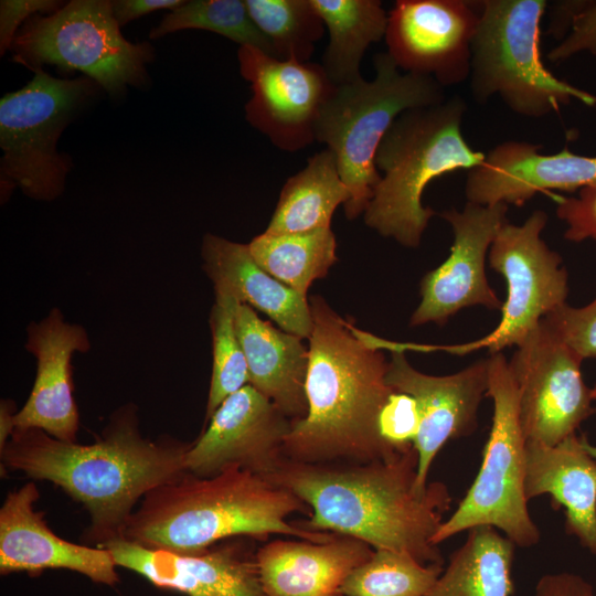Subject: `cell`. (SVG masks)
I'll list each match as a JSON object with an SVG mask.
<instances>
[{
	"mask_svg": "<svg viewBox=\"0 0 596 596\" xmlns=\"http://www.w3.org/2000/svg\"><path fill=\"white\" fill-rule=\"evenodd\" d=\"M191 443L140 430L138 407L117 408L92 444L58 440L41 429H14L0 450L1 469L20 471L60 487L89 515L82 541L104 547L125 539L137 503L155 488L187 472Z\"/></svg>",
	"mask_w": 596,
	"mask_h": 596,
	"instance_id": "obj_1",
	"label": "cell"
},
{
	"mask_svg": "<svg viewBox=\"0 0 596 596\" xmlns=\"http://www.w3.org/2000/svg\"><path fill=\"white\" fill-rule=\"evenodd\" d=\"M414 445L392 459L370 462H300L285 458L269 480L291 490L311 510L295 522L317 532L351 536L372 549L406 553L422 564H444L433 538L451 496L439 481L417 487Z\"/></svg>",
	"mask_w": 596,
	"mask_h": 596,
	"instance_id": "obj_2",
	"label": "cell"
},
{
	"mask_svg": "<svg viewBox=\"0 0 596 596\" xmlns=\"http://www.w3.org/2000/svg\"><path fill=\"white\" fill-rule=\"evenodd\" d=\"M309 304L308 411L292 422L284 456L311 464L394 458L404 449L382 435L383 412L395 393L386 383L383 340L356 329L321 296L310 297Z\"/></svg>",
	"mask_w": 596,
	"mask_h": 596,
	"instance_id": "obj_3",
	"label": "cell"
},
{
	"mask_svg": "<svg viewBox=\"0 0 596 596\" xmlns=\"http://www.w3.org/2000/svg\"><path fill=\"white\" fill-rule=\"evenodd\" d=\"M298 512L311 514L291 490L251 471L231 467L212 477L185 472L141 499L125 539L149 549L193 554L240 536L275 534L317 543L334 538L289 522Z\"/></svg>",
	"mask_w": 596,
	"mask_h": 596,
	"instance_id": "obj_4",
	"label": "cell"
},
{
	"mask_svg": "<svg viewBox=\"0 0 596 596\" xmlns=\"http://www.w3.org/2000/svg\"><path fill=\"white\" fill-rule=\"evenodd\" d=\"M467 105L460 96L408 109L389 128L375 156L381 180L364 211V223L405 247H417L433 209L422 203L434 179L471 170L486 158L462 135Z\"/></svg>",
	"mask_w": 596,
	"mask_h": 596,
	"instance_id": "obj_5",
	"label": "cell"
},
{
	"mask_svg": "<svg viewBox=\"0 0 596 596\" xmlns=\"http://www.w3.org/2000/svg\"><path fill=\"white\" fill-rule=\"evenodd\" d=\"M375 76L336 86L323 105L316 140L327 145L336 159L350 198L348 220L364 213L381 180L375 156L389 128L404 111L446 99L445 91L428 76L401 71L391 56L373 57Z\"/></svg>",
	"mask_w": 596,
	"mask_h": 596,
	"instance_id": "obj_6",
	"label": "cell"
},
{
	"mask_svg": "<svg viewBox=\"0 0 596 596\" xmlns=\"http://www.w3.org/2000/svg\"><path fill=\"white\" fill-rule=\"evenodd\" d=\"M545 0H485L471 47L470 88L478 103L499 96L515 114L542 118L596 96L556 77L541 55Z\"/></svg>",
	"mask_w": 596,
	"mask_h": 596,
	"instance_id": "obj_7",
	"label": "cell"
},
{
	"mask_svg": "<svg viewBox=\"0 0 596 596\" xmlns=\"http://www.w3.org/2000/svg\"><path fill=\"white\" fill-rule=\"evenodd\" d=\"M98 88L86 76L57 78L41 68L25 86L0 99L2 200L17 187L36 201L63 193L72 162L57 151V141Z\"/></svg>",
	"mask_w": 596,
	"mask_h": 596,
	"instance_id": "obj_8",
	"label": "cell"
},
{
	"mask_svg": "<svg viewBox=\"0 0 596 596\" xmlns=\"http://www.w3.org/2000/svg\"><path fill=\"white\" fill-rule=\"evenodd\" d=\"M13 61L35 72L43 65L79 71L111 97L145 86L153 61L149 42L126 40L109 0H72L49 15L30 18L11 45Z\"/></svg>",
	"mask_w": 596,
	"mask_h": 596,
	"instance_id": "obj_9",
	"label": "cell"
},
{
	"mask_svg": "<svg viewBox=\"0 0 596 596\" xmlns=\"http://www.w3.org/2000/svg\"><path fill=\"white\" fill-rule=\"evenodd\" d=\"M488 362L487 396L492 398L493 415L482 462L458 508L434 535L435 545L479 525L502 531L521 547L534 546L541 538L524 492L526 441L520 424L517 383L502 352L491 354Z\"/></svg>",
	"mask_w": 596,
	"mask_h": 596,
	"instance_id": "obj_10",
	"label": "cell"
},
{
	"mask_svg": "<svg viewBox=\"0 0 596 596\" xmlns=\"http://www.w3.org/2000/svg\"><path fill=\"white\" fill-rule=\"evenodd\" d=\"M546 223V213L536 210L521 225L502 224L489 249L490 267L507 283L501 320L485 338L448 351L464 354L488 348L493 354L517 347L546 315L565 304L568 276L561 256L541 237Z\"/></svg>",
	"mask_w": 596,
	"mask_h": 596,
	"instance_id": "obj_11",
	"label": "cell"
},
{
	"mask_svg": "<svg viewBox=\"0 0 596 596\" xmlns=\"http://www.w3.org/2000/svg\"><path fill=\"white\" fill-rule=\"evenodd\" d=\"M582 361L542 322L517 345L509 366L526 443L557 445L596 412Z\"/></svg>",
	"mask_w": 596,
	"mask_h": 596,
	"instance_id": "obj_12",
	"label": "cell"
},
{
	"mask_svg": "<svg viewBox=\"0 0 596 596\" xmlns=\"http://www.w3.org/2000/svg\"><path fill=\"white\" fill-rule=\"evenodd\" d=\"M240 72L251 84L247 123L284 151L315 140L320 111L336 85L321 64L280 60L252 46L237 51Z\"/></svg>",
	"mask_w": 596,
	"mask_h": 596,
	"instance_id": "obj_13",
	"label": "cell"
},
{
	"mask_svg": "<svg viewBox=\"0 0 596 596\" xmlns=\"http://www.w3.org/2000/svg\"><path fill=\"white\" fill-rule=\"evenodd\" d=\"M480 1L397 0L389 12L387 54L406 73L432 77L443 87L470 75Z\"/></svg>",
	"mask_w": 596,
	"mask_h": 596,
	"instance_id": "obj_14",
	"label": "cell"
},
{
	"mask_svg": "<svg viewBox=\"0 0 596 596\" xmlns=\"http://www.w3.org/2000/svg\"><path fill=\"white\" fill-rule=\"evenodd\" d=\"M292 422L251 384L230 395L212 415L184 458L187 472L212 477L237 467L268 478L284 456Z\"/></svg>",
	"mask_w": 596,
	"mask_h": 596,
	"instance_id": "obj_15",
	"label": "cell"
},
{
	"mask_svg": "<svg viewBox=\"0 0 596 596\" xmlns=\"http://www.w3.org/2000/svg\"><path fill=\"white\" fill-rule=\"evenodd\" d=\"M508 205L467 202L461 211L449 209L440 216L451 226L454 243L447 259L421 281V302L411 326L445 324L460 309L483 306L501 310L503 302L490 287L485 263L487 253L504 222Z\"/></svg>",
	"mask_w": 596,
	"mask_h": 596,
	"instance_id": "obj_16",
	"label": "cell"
},
{
	"mask_svg": "<svg viewBox=\"0 0 596 596\" xmlns=\"http://www.w3.org/2000/svg\"><path fill=\"white\" fill-rule=\"evenodd\" d=\"M386 383L416 403L419 422L413 445L418 454L417 487L424 490L433 460L443 446L477 429L478 408L489 389L488 359L455 374L436 376L415 370L404 350H392Z\"/></svg>",
	"mask_w": 596,
	"mask_h": 596,
	"instance_id": "obj_17",
	"label": "cell"
},
{
	"mask_svg": "<svg viewBox=\"0 0 596 596\" xmlns=\"http://www.w3.org/2000/svg\"><path fill=\"white\" fill-rule=\"evenodd\" d=\"M248 539L224 540L193 554L149 549L126 539L104 547L117 566L137 573L158 588L187 596H270Z\"/></svg>",
	"mask_w": 596,
	"mask_h": 596,
	"instance_id": "obj_18",
	"label": "cell"
},
{
	"mask_svg": "<svg viewBox=\"0 0 596 596\" xmlns=\"http://www.w3.org/2000/svg\"><path fill=\"white\" fill-rule=\"evenodd\" d=\"M25 349L36 359V374L25 404L15 414V429L36 428L76 443L79 414L71 360L91 349L86 329L65 321L62 311L52 308L42 320L29 323Z\"/></svg>",
	"mask_w": 596,
	"mask_h": 596,
	"instance_id": "obj_19",
	"label": "cell"
},
{
	"mask_svg": "<svg viewBox=\"0 0 596 596\" xmlns=\"http://www.w3.org/2000/svg\"><path fill=\"white\" fill-rule=\"evenodd\" d=\"M40 498L31 481L9 492L0 508V574L68 570L91 581L114 586L116 563L105 547L77 544L56 535L34 505Z\"/></svg>",
	"mask_w": 596,
	"mask_h": 596,
	"instance_id": "obj_20",
	"label": "cell"
},
{
	"mask_svg": "<svg viewBox=\"0 0 596 596\" xmlns=\"http://www.w3.org/2000/svg\"><path fill=\"white\" fill-rule=\"evenodd\" d=\"M541 148L514 140L493 147L467 173V202L522 206L539 192L575 191L596 183V157L577 155L567 148L545 155L540 152Z\"/></svg>",
	"mask_w": 596,
	"mask_h": 596,
	"instance_id": "obj_21",
	"label": "cell"
},
{
	"mask_svg": "<svg viewBox=\"0 0 596 596\" xmlns=\"http://www.w3.org/2000/svg\"><path fill=\"white\" fill-rule=\"evenodd\" d=\"M373 552L365 542L339 534L322 543L275 539L256 550V562L270 596H343L347 577Z\"/></svg>",
	"mask_w": 596,
	"mask_h": 596,
	"instance_id": "obj_22",
	"label": "cell"
},
{
	"mask_svg": "<svg viewBox=\"0 0 596 596\" xmlns=\"http://www.w3.org/2000/svg\"><path fill=\"white\" fill-rule=\"evenodd\" d=\"M524 492L528 501L549 494L564 509L566 533L596 555V460L581 436L554 446L526 443Z\"/></svg>",
	"mask_w": 596,
	"mask_h": 596,
	"instance_id": "obj_23",
	"label": "cell"
},
{
	"mask_svg": "<svg viewBox=\"0 0 596 596\" xmlns=\"http://www.w3.org/2000/svg\"><path fill=\"white\" fill-rule=\"evenodd\" d=\"M201 255L215 295L232 297L262 311L286 332L310 338L313 323L309 300L264 270L253 258L248 244L207 233Z\"/></svg>",
	"mask_w": 596,
	"mask_h": 596,
	"instance_id": "obj_24",
	"label": "cell"
},
{
	"mask_svg": "<svg viewBox=\"0 0 596 596\" xmlns=\"http://www.w3.org/2000/svg\"><path fill=\"white\" fill-rule=\"evenodd\" d=\"M234 324L244 351L249 384L270 400L291 422L308 411L306 382L309 348L302 338L258 317L253 307L235 301Z\"/></svg>",
	"mask_w": 596,
	"mask_h": 596,
	"instance_id": "obj_25",
	"label": "cell"
},
{
	"mask_svg": "<svg viewBox=\"0 0 596 596\" xmlns=\"http://www.w3.org/2000/svg\"><path fill=\"white\" fill-rule=\"evenodd\" d=\"M515 544L490 525L468 530L425 596H512Z\"/></svg>",
	"mask_w": 596,
	"mask_h": 596,
	"instance_id": "obj_26",
	"label": "cell"
},
{
	"mask_svg": "<svg viewBox=\"0 0 596 596\" xmlns=\"http://www.w3.org/2000/svg\"><path fill=\"white\" fill-rule=\"evenodd\" d=\"M349 198L334 155L328 149L319 151L302 170L287 179L265 232L286 234L330 228L334 211Z\"/></svg>",
	"mask_w": 596,
	"mask_h": 596,
	"instance_id": "obj_27",
	"label": "cell"
},
{
	"mask_svg": "<svg viewBox=\"0 0 596 596\" xmlns=\"http://www.w3.org/2000/svg\"><path fill=\"white\" fill-rule=\"evenodd\" d=\"M329 33L322 67L336 85L362 78L365 51L385 36L389 13L379 0H311Z\"/></svg>",
	"mask_w": 596,
	"mask_h": 596,
	"instance_id": "obj_28",
	"label": "cell"
},
{
	"mask_svg": "<svg viewBox=\"0 0 596 596\" xmlns=\"http://www.w3.org/2000/svg\"><path fill=\"white\" fill-rule=\"evenodd\" d=\"M248 247L264 270L306 297L310 285L326 277L337 262L331 227L286 234L264 232Z\"/></svg>",
	"mask_w": 596,
	"mask_h": 596,
	"instance_id": "obj_29",
	"label": "cell"
},
{
	"mask_svg": "<svg viewBox=\"0 0 596 596\" xmlns=\"http://www.w3.org/2000/svg\"><path fill=\"white\" fill-rule=\"evenodd\" d=\"M245 4L277 58L309 62L326 30L311 0H245Z\"/></svg>",
	"mask_w": 596,
	"mask_h": 596,
	"instance_id": "obj_30",
	"label": "cell"
},
{
	"mask_svg": "<svg viewBox=\"0 0 596 596\" xmlns=\"http://www.w3.org/2000/svg\"><path fill=\"white\" fill-rule=\"evenodd\" d=\"M443 564H422L413 556L374 550L344 581L343 596H425L443 573Z\"/></svg>",
	"mask_w": 596,
	"mask_h": 596,
	"instance_id": "obj_31",
	"label": "cell"
},
{
	"mask_svg": "<svg viewBox=\"0 0 596 596\" xmlns=\"http://www.w3.org/2000/svg\"><path fill=\"white\" fill-rule=\"evenodd\" d=\"M188 29L211 31L241 46H252L276 57L272 43L252 20L245 0L184 1L162 18L150 31L149 39Z\"/></svg>",
	"mask_w": 596,
	"mask_h": 596,
	"instance_id": "obj_32",
	"label": "cell"
},
{
	"mask_svg": "<svg viewBox=\"0 0 596 596\" xmlns=\"http://www.w3.org/2000/svg\"><path fill=\"white\" fill-rule=\"evenodd\" d=\"M235 301L232 297L215 295L211 310L213 364L204 425L224 400L249 384L246 358L234 324Z\"/></svg>",
	"mask_w": 596,
	"mask_h": 596,
	"instance_id": "obj_33",
	"label": "cell"
},
{
	"mask_svg": "<svg viewBox=\"0 0 596 596\" xmlns=\"http://www.w3.org/2000/svg\"><path fill=\"white\" fill-rule=\"evenodd\" d=\"M549 32L557 39L570 33L549 53V60L560 62L587 51L596 55V1H561L550 11Z\"/></svg>",
	"mask_w": 596,
	"mask_h": 596,
	"instance_id": "obj_34",
	"label": "cell"
},
{
	"mask_svg": "<svg viewBox=\"0 0 596 596\" xmlns=\"http://www.w3.org/2000/svg\"><path fill=\"white\" fill-rule=\"evenodd\" d=\"M541 322L582 360L596 358V298L581 308L565 302Z\"/></svg>",
	"mask_w": 596,
	"mask_h": 596,
	"instance_id": "obj_35",
	"label": "cell"
},
{
	"mask_svg": "<svg viewBox=\"0 0 596 596\" xmlns=\"http://www.w3.org/2000/svg\"><path fill=\"white\" fill-rule=\"evenodd\" d=\"M556 215L567 225L566 240L578 243L592 238L596 242V183L579 189L574 196L562 198Z\"/></svg>",
	"mask_w": 596,
	"mask_h": 596,
	"instance_id": "obj_36",
	"label": "cell"
},
{
	"mask_svg": "<svg viewBox=\"0 0 596 596\" xmlns=\"http://www.w3.org/2000/svg\"><path fill=\"white\" fill-rule=\"evenodd\" d=\"M418 422L415 401L395 391L383 412L382 435L396 449H405L413 445Z\"/></svg>",
	"mask_w": 596,
	"mask_h": 596,
	"instance_id": "obj_37",
	"label": "cell"
},
{
	"mask_svg": "<svg viewBox=\"0 0 596 596\" xmlns=\"http://www.w3.org/2000/svg\"><path fill=\"white\" fill-rule=\"evenodd\" d=\"M55 0H1L0 2V53L3 55L13 43L17 29L32 14H52L61 8ZM38 15V14H36Z\"/></svg>",
	"mask_w": 596,
	"mask_h": 596,
	"instance_id": "obj_38",
	"label": "cell"
},
{
	"mask_svg": "<svg viewBox=\"0 0 596 596\" xmlns=\"http://www.w3.org/2000/svg\"><path fill=\"white\" fill-rule=\"evenodd\" d=\"M534 596H595L593 586L582 576L568 572L543 575Z\"/></svg>",
	"mask_w": 596,
	"mask_h": 596,
	"instance_id": "obj_39",
	"label": "cell"
},
{
	"mask_svg": "<svg viewBox=\"0 0 596 596\" xmlns=\"http://www.w3.org/2000/svg\"><path fill=\"white\" fill-rule=\"evenodd\" d=\"M183 0H115L111 1L113 14L119 26L160 9L174 10Z\"/></svg>",
	"mask_w": 596,
	"mask_h": 596,
	"instance_id": "obj_40",
	"label": "cell"
},
{
	"mask_svg": "<svg viewBox=\"0 0 596 596\" xmlns=\"http://www.w3.org/2000/svg\"><path fill=\"white\" fill-rule=\"evenodd\" d=\"M15 404L11 400H1L0 403V450L7 445L15 429Z\"/></svg>",
	"mask_w": 596,
	"mask_h": 596,
	"instance_id": "obj_41",
	"label": "cell"
},
{
	"mask_svg": "<svg viewBox=\"0 0 596 596\" xmlns=\"http://www.w3.org/2000/svg\"><path fill=\"white\" fill-rule=\"evenodd\" d=\"M583 446L585 450L596 460V446L588 443L585 435H581Z\"/></svg>",
	"mask_w": 596,
	"mask_h": 596,
	"instance_id": "obj_42",
	"label": "cell"
},
{
	"mask_svg": "<svg viewBox=\"0 0 596 596\" xmlns=\"http://www.w3.org/2000/svg\"><path fill=\"white\" fill-rule=\"evenodd\" d=\"M592 396L594 400H596V386L592 389Z\"/></svg>",
	"mask_w": 596,
	"mask_h": 596,
	"instance_id": "obj_43",
	"label": "cell"
}]
</instances>
